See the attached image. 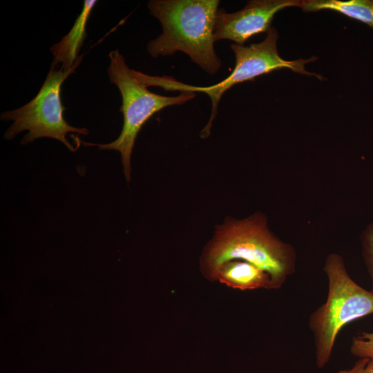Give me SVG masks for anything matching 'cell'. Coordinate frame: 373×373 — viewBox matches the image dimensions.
<instances>
[{"mask_svg": "<svg viewBox=\"0 0 373 373\" xmlns=\"http://www.w3.org/2000/svg\"><path fill=\"white\" fill-rule=\"evenodd\" d=\"M278 35L274 28L267 32L263 41L249 46L232 44L231 48L236 57L235 66L231 73L220 82L209 86H195L185 84L172 77L151 76L146 75L144 82L147 86H160L166 90H178L182 93H203L211 100V113L210 119L202 131L201 137L209 135L212 123L216 117L219 102L222 95L235 84L247 81H253L256 77L272 71L288 68L293 72L309 76H314L319 79L323 77L305 70V64L316 61V57L309 59H299L294 61L285 60L280 57L277 50Z\"/></svg>", "mask_w": 373, "mask_h": 373, "instance_id": "4", "label": "cell"}, {"mask_svg": "<svg viewBox=\"0 0 373 373\" xmlns=\"http://www.w3.org/2000/svg\"><path fill=\"white\" fill-rule=\"evenodd\" d=\"M350 352L358 358H373V332H361L354 336Z\"/></svg>", "mask_w": 373, "mask_h": 373, "instance_id": "11", "label": "cell"}, {"mask_svg": "<svg viewBox=\"0 0 373 373\" xmlns=\"http://www.w3.org/2000/svg\"><path fill=\"white\" fill-rule=\"evenodd\" d=\"M108 56V75L122 96L119 111L123 115L122 129L118 137L108 144L80 142L84 146H96L101 150L119 151L126 180L130 182L131 154L137 134L143 125L157 112L169 106L184 104L193 99L195 95L186 92L175 97H168L153 93L135 77L133 70L128 68L118 49L111 51Z\"/></svg>", "mask_w": 373, "mask_h": 373, "instance_id": "5", "label": "cell"}, {"mask_svg": "<svg viewBox=\"0 0 373 373\" xmlns=\"http://www.w3.org/2000/svg\"><path fill=\"white\" fill-rule=\"evenodd\" d=\"M97 2L95 0L84 1L82 12L70 30L50 47L54 57L51 67L57 68V65L61 64V69L69 70L80 65L82 55L79 57L78 52L86 38V24Z\"/></svg>", "mask_w": 373, "mask_h": 373, "instance_id": "8", "label": "cell"}, {"mask_svg": "<svg viewBox=\"0 0 373 373\" xmlns=\"http://www.w3.org/2000/svg\"><path fill=\"white\" fill-rule=\"evenodd\" d=\"M233 260L249 262L267 272L276 289L294 274L296 254L291 245L271 233L262 214L255 213L243 220L228 219L218 227L203 252L202 271L215 280L220 267Z\"/></svg>", "mask_w": 373, "mask_h": 373, "instance_id": "1", "label": "cell"}, {"mask_svg": "<svg viewBox=\"0 0 373 373\" xmlns=\"http://www.w3.org/2000/svg\"><path fill=\"white\" fill-rule=\"evenodd\" d=\"M218 0H151V15L162 27V33L149 42L153 57L181 51L209 75H215L222 63L214 50V23Z\"/></svg>", "mask_w": 373, "mask_h": 373, "instance_id": "2", "label": "cell"}, {"mask_svg": "<svg viewBox=\"0 0 373 373\" xmlns=\"http://www.w3.org/2000/svg\"><path fill=\"white\" fill-rule=\"evenodd\" d=\"M354 365L348 369H342L335 373H373V358H358Z\"/></svg>", "mask_w": 373, "mask_h": 373, "instance_id": "13", "label": "cell"}, {"mask_svg": "<svg viewBox=\"0 0 373 373\" xmlns=\"http://www.w3.org/2000/svg\"><path fill=\"white\" fill-rule=\"evenodd\" d=\"M301 0H251L242 10L228 13L218 8L215 18V41L229 39L237 44H243L251 37L271 28L274 15L289 7L303 6Z\"/></svg>", "mask_w": 373, "mask_h": 373, "instance_id": "7", "label": "cell"}, {"mask_svg": "<svg viewBox=\"0 0 373 373\" xmlns=\"http://www.w3.org/2000/svg\"><path fill=\"white\" fill-rule=\"evenodd\" d=\"M300 8L305 12L336 11L373 28V0H303Z\"/></svg>", "mask_w": 373, "mask_h": 373, "instance_id": "10", "label": "cell"}, {"mask_svg": "<svg viewBox=\"0 0 373 373\" xmlns=\"http://www.w3.org/2000/svg\"><path fill=\"white\" fill-rule=\"evenodd\" d=\"M77 67L69 70L51 67L40 90L31 101L20 108L1 113V120L13 122L6 130L4 138L11 140L19 133L28 131L22 138L21 144L41 137H50L59 140L71 151H75L77 148L66 139L67 134L88 135L89 131L86 128L72 126L66 121L61 87Z\"/></svg>", "mask_w": 373, "mask_h": 373, "instance_id": "6", "label": "cell"}, {"mask_svg": "<svg viewBox=\"0 0 373 373\" xmlns=\"http://www.w3.org/2000/svg\"><path fill=\"white\" fill-rule=\"evenodd\" d=\"M361 243L363 259L372 280L373 291V222L364 230Z\"/></svg>", "mask_w": 373, "mask_h": 373, "instance_id": "12", "label": "cell"}, {"mask_svg": "<svg viewBox=\"0 0 373 373\" xmlns=\"http://www.w3.org/2000/svg\"><path fill=\"white\" fill-rule=\"evenodd\" d=\"M215 280L240 290L275 289L271 277L267 272L249 262L240 260H231L222 265Z\"/></svg>", "mask_w": 373, "mask_h": 373, "instance_id": "9", "label": "cell"}, {"mask_svg": "<svg viewBox=\"0 0 373 373\" xmlns=\"http://www.w3.org/2000/svg\"><path fill=\"white\" fill-rule=\"evenodd\" d=\"M324 271L328 280L327 299L312 313L308 324L318 369L329 363L341 329L352 321L373 314V291L364 289L350 276L340 255L330 254L327 257Z\"/></svg>", "mask_w": 373, "mask_h": 373, "instance_id": "3", "label": "cell"}]
</instances>
